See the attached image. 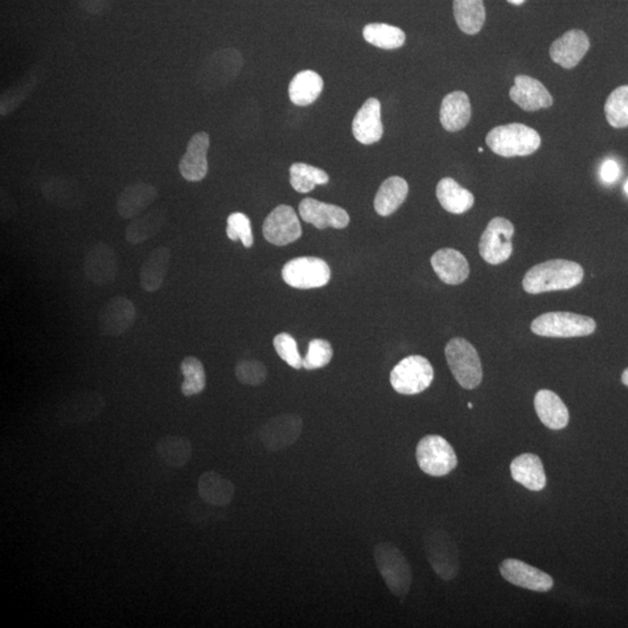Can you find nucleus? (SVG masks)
<instances>
[{
	"label": "nucleus",
	"instance_id": "9b49d317",
	"mask_svg": "<svg viewBox=\"0 0 628 628\" xmlns=\"http://www.w3.org/2000/svg\"><path fill=\"white\" fill-rule=\"evenodd\" d=\"M105 408V398L100 392H77L61 404L57 417L63 425L81 426L100 417Z\"/></svg>",
	"mask_w": 628,
	"mask_h": 628
},
{
	"label": "nucleus",
	"instance_id": "aec40b11",
	"mask_svg": "<svg viewBox=\"0 0 628 628\" xmlns=\"http://www.w3.org/2000/svg\"><path fill=\"white\" fill-rule=\"evenodd\" d=\"M590 48L588 35L580 30L565 33L561 38L554 41L549 55L552 60L565 69H573L581 63Z\"/></svg>",
	"mask_w": 628,
	"mask_h": 628
},
{
	"label": "nucleus",
	"instance_id": "2eb2a0df",
	"mask_svg": "<svg viewBox=\"0 0 628 628\" xmlns=\"http://www.w3.org/2000/svg\"><path fill=\"white\" fill-rule=\"evenodd\" d=\"M137 309L132 301L122 295L111 298L100 312V330L105 336H121L133 326Z\"/></svg>",
	"mask_w": 628,
	"mask_h": 628
},
{
	"label": "nucleus",
	"instance_id": "20e7f679",
	"mask_svg": "<svg viewBox=\"0 0 628 628\" xmlns=\"http://www.w3.org/2000/svg\"><path fill=\"white\" fill-rule=\"evenodd\" d=\"M596 327V322L586 315L549 312L533 320L531 331L546 338H581L593 334Z\"/></svg>",
	"mask_w": 628,
	"mask_h": 628
},
{
	"label": "nucleus",
	"instance_id": "c756f323",
	"mask_svg": "<svg viewBox=\"0 0 628 628\" xmlns=\"http://www.w3.org/2000/svg\"><path fill=\"white\" fill-rule=\"evenodd\" d=\"M437 197L443 209L453 215H462L475 204L474 195L450 178L442 179L438 183Z\"/></svg>",
	"mask_w": 628,
	"mask_h": 628
},
{
	"label": "nucleus",
	"instance_id": "7c9ffc66",
	"mask_svg": "<svg viewBox=\"0 0 628 628\" xmlns=\"http://www.w3.org/2000/svg\"><path fill=\"white\" fill-rule=\"evenodd\" d=\"M409 195V184L400 176H392L382 183L375 197V211L382 217L391 216L401 205L405 202Z\"/></svg>",
	"mask_w": 628,
	"mask_h": 628
},
{
	"label": "nucleus",
	"instance_id": "c03bdc74",
	"mask_svg": "<svg viewBox=\"0 0 628 628\" xmlns=\"http://www.w3.org/2000/svg\"><path fill=\"white\" fill-rule=\"evenodd\" d=\"M274 347L279 357L294 369L303 368V357L299 354L297 343L289 333H279L275 336Z\"/></svg>",
	"mask_w": 628,
	"mask_h": 628
},
{
	"label": "nucleus",
	"instance_id": "dca6fc26",
	"mask_svg": "<svg viewBox=\"0 0 628 628\" xmlns=\"http://www.w3.org/2000/svg\"><path fill=\"white\" fill-rule=\"evenodd\" d=\"M83 269L93 285L104 286L114 282L118 274L117 254L111 246L98 242L86 253Z\"/></svg>",
	"mask_w": 628,
	"mask_h": 628
},
{
	"label": "nucleus",
	"instance_id": "37998d69",
	"mask_svg": "<svg viewBox=\"0 0 628 628\" xmlns=\"http://www.w3.org/2000/svg\"><path fill=\"white\" fill-rule=\"evenodd\" d=\"M226 233H227L229 240H241L246 248H250L254 245L252 224L245 213L234 212L228 217Z\"/></svg>",
	"mask_w": 628,
	"mask_h": 628
},
{
	"label": "nucleus",
	"instance_id": "393cba45",
	"mask_svg": "<svg viewBox=\"0 0 628 628\" xmlns=\"http://www.w3.org/2000/svg\"><path fill=\"white\" fill-rule=\"evenodd\" d=\"M535 408L541 422L549 430H560L569 424V411L564 401L551 390H540L535 398Z\"/></svg>",
	"mask_w": 628,
	"mask_h": 628
},
{
	"label": "nucleus",
	"instance_id": "f8f14e48",
	"mask_svg": "<svg viewBox=\"0 0 628 628\" xmlns=\"http://www.w3.org/2000/svg\"><path fill=\"white\" fill-rule=\"evenodd\" d=\"M302 430L303 420L297 414H279L261 427L258 437L266 450L276 453L293 446L301 437Z\"/></svg>",
	"mask_w": 628,
	"mask_h": 628
},
{
	"label": "nucleus",
	"instance_id": "3c124183",
	"mask_svg": "<svg viewBox=\"0 0 628 628\" xmlns=\"http://www.w3.org/2000/svg\"><path fill=\"white\" fill-rule=\"evenodd\" d=\"M479 153H483V148H478Z\"/></svg>",
	"mask_w": 628,
	"mask_h": 628
},
{
	"label": "nucleus",
	"instance_id": "a211bd4d",
	"mask_svg": "<svg viewBox=\"0 0 628 628\" xmlns=\"http://www.w3.org/2000/svg\"><path fill=\"white\" fill-rule=\"evenodd\" d=\"M299 216L305 223L314 225L318 229H343L346 228L351 221L346 209L314 198L302 200L299 204Z\"/></svg>",
	"mask_w": 628,
	"mask_h": 628
},
{
	"label": "nucleus",
	"instance_id": "9d476101",
	"mask_svg": "<svg viewBox=\"0 0 628 628\" xmlns=\"http://www.w3.org/2000/svg\"><path fill=\"white\" fill-rule=\"evenodd\" d=\"M515 226L502 217H494L488 224L479 240V254L488 265L498 266L507 262L513 253L512 237Z\"/></svg>",
	"mask_w": 628,
	"mask_h": 628
},
{
	"label": "nucleus",
	"instance_id": "6ab92c4d",
	"mask_svg": "<svg viewBox=\"0 0 628 628\" xmlns=\"http://www.w3.org/2000/svg\"><path fill=\"white\" fill-rule=\"evenodd\" d=\"M510 98L520 109L535 111L549 109L553 105V97L541 82L527 75L515 78V85L510 90Z\"/></svg>",
	"mask_w": 628,
	"mask_h": 628
},
{
	"label": "nucleus",
	"instance_id": "09e8293b",
	"mask_svg": "<svg viewBox=\"0 0 628 628\" xmlns=\"http://www.w3.org/2000/svg\"><path fill=\"white\" fill-rule=\"evenodd\" d=\"M623 190H625L626 194L628 195V180L625 184V187H623Z\"/></svg>",
	"mask_w": 628,
	"mask_h": 628
},
{
	"label": "nucleus",
	"instance_id": "f704fd0d",
	"mask_svg": "<svg viewBox=\"0 0 628 628\" xmlns=\"http://www.w3.org/2000/svg\"><path fill=\"white\" fill-rule=\"evenodd\" d=\"M156 453L168 467L182 468L191 459L192 445L187 438L166 435L156 443Z\"/></svg>",
	"mask_w": 628,
	"mask_h": 628
},
{
	"label": "nucleus",
	"instance_id": "f3484780",
	"mask_svg": "<svg viewBox=\"0 0 628 628\" xmlns=\"http://www.w3.org/2000/svg\"><path fill=\"white\" fill-rule=\"evenodd\" d=\"M499 570L504 580L520 588L536 591V593H548L554 585L553 578L548 574L517 558L504 560Z\"/></svg>",
	"mask_w": 628,
	"mask_h": 628
},
{
	"label": "nucleus",
	"instance_id": "423d86ee",
	"mask_svg": "<svg viewBox=\"0 0 628 628\" xmlns=\"http://www.w3.org/2000/svg\"><path fill=\"white\" fill-rule=\"evenodd\" d=\"M434 380V369L424 356L405 357L390 373V383L401 395L413 396L425 391Z\"/></svg>",
	"mask_w": 628,
	"mask_h": 628
},
{
	"label": "nucleus",
	"instance_id": "0eeeda50",
	"mask_svg": "<svg viewBox=\"0 0 628 628\" xmlns=\"http://www.w3.org/2000/svg\"><path fill=\"white\" fill-rule=\"evenodd\" d=\"M417 462L425 474L442 478L458 466L453 447L440 435H426L417 446Z\"/></svg>",
	"mask_w": 628,
	"mask_h": 628
},
{
	"label": "nucleus",
	"instance_id": "39448f33",
	"mask_svg": "<svg viewBox=\"0 0 628 628\" xmlns=\"http://www.w3.org/2000/svg\"><path fill=\"white\" fill-rule=\"evenodd\" d=\"M445 354L454 379L463 389L473 390L481 384L483 380L481 359L473 344L466 339H451L447 343Z\"/></svg>",
	"mask_w": 628,
	"mask_h": 628
},
{
	"label": "nucleus",
	"instance_id": "cd10ccee",
	"mask_svg": "<svg viewBox=\"0 0 628 628\" xmlns=\"http://www.w3.org/2000/svg\"><path fill=\"white\" fill-rule=\"evenodd\" d=\"M511 475L516 482L531 491H541L547 483L541 459L536 454H523L513 459Z\"/></svg>",
	"mask_w": 628,
	"mask_h": 628
},
{
	"label": "nucleus",
	"instance_id": "79ce46f5",
	"mask_svg": "<svg viewBox=\"0 0 628 628\" xmlns=\"http://www.w3.org/2000/svg\"><path fill=\"white\" fill-rule=\"evenodd\" d=\"M236 376L241 384L258 387V385L265 383L268 371L260 361L241 360L236 365Z\"/></svg>",
	"mask_w": 628,
	"mask_h": 628
},
{
	"label": "nucleus",
	"instance_id": "6e6552de",
	"mask_svg": "<svg viewBox=\"0 0 628 628\" xmlns=\"http://www.w3.org/2000/svg\"><path fill=\"white\" fill-rule=\"evenodd\" d=\"M425 551L430 566L443 581L457 578L459 556L457 544L442 529H432L425 536Z\"/></svg>",
	"mask_w": 628,
	"mask_h": 628
},
{
	"label": "nucleus",
	"instance_id": "a19ab883",
	"mask_svg": "<svg viewBox=\"0 0 628 628\" xmlns=\"http://www.w3.org/2000/svg\"><path fill=\"white\" fill-rule=\"evenodd\" d=\"M333 359L332 344L324 339H314L309 343L307 354L303 359V368L306 371H317L326 367Z\"/></svg>",
	"mask_w": 628,
	"mask_h": 628
},
{
	"label": "nucleus",
	"instance_id": "c85d7f7f",
	"mask_svg": "<svg viewBox=\"0 0 628 628\" xmlns=\"http://www.w3.org/2000/svg\"><path fill=\"white\" fill-rule=\"evenodd\" d=\"M198 492L205 503L223 507L231 504L236 495V487L216 471H207L198 479Z\"/></svg>",
	"mask_w": 628,
	"mask_h": 628
},
{
	"label": "nucleus",
	"instance_id": "de8ad7c7",
	"mask_svg": "<svg viewBox=\"0 0 628 628\" xmlns=\"http://www.w3.org/2000/svg\"><path fill=\"white\" fill-rule=\"evenodd\" d=\"M622 381L623 383L625 384L626 387H628V368L625 372H623Z\"/></svg>",
	"mask_w": 628,
	"mask_h": 628
},
{
	"label": "nucleus",
	"instance_id": "a18cd8bd",
	"mask_svg": "<svg viewBox=\"0 0 628 628\" xmlns=\"http://www.w3.org/2000/svg\"><path fill=\"white\" fill-rule=\"evenodd\" d=\"M621 175V168L614 159H607L603 163L601 169V178L605 183H614Z\"/></svg>",
	"mask_w": 628,
	"mask_h": 628
},
{
	"label": "nucleus",
	"instance_id": "f03ea898",
	"mask_svg": "<svg viewBox=\"0 0 628 628\" xmlns=\"http://www.w3.org/2000/svg\"><path fill=\"white\" fill-rule=\"evenodd\" d=\"M486 142L495 154L502 158H516L535 154L541 146V137L532 127L508 124L492 129Z\"/></svg>",
	"mask_w": 628,
	"mask_h": 628
},
{
	"label": "nucleus",
	"instance_id": "ddd939ff",
	"mask_svg": "<svg viewBox=\"0 0 628 628\" xmlns=\"http://www.w3.org/2000/svg\"><path fill=\"white\" fill-rule=\"evenodd\" d=\"M262 232L266 241L278 247L293 244L303 234L301 221L289 205H279L274 208L266 217Z\"/></svg>",
	"mask_w": 628,
	"mask_h": 628
},
{
	"label": "nucleus",
	"instance_id": "4468645a",
	"mask_svg": "<svg viewBox=\"0 0 628 628\" xmlns=\"http://www.w3.org/2000/svg\"><path fill=\"white\" fill-rule=\"evenodd\" d=\"M242 57L234 49H225L215 53L200 69L199 83L208 88H217L227 84L239 75Z\"/></svg>",
	"mask_w": 628,
	"mask_h": 628
},
{
	"label": "nucleus",
	"instance_id": "8fccbe9b",
	"mask_svg": "<svg viewBox=\"0 0 628 628\" xmlns=\"http://www.w3.org/2000/svg\"><path fill=\"white\" fill-rule=\"evenodd\" d=\"M468 408H469V409H473V404H471V403H468Z\"/></svg>",
	"mask_w": 628,
	"mask_h": 628
},
{
	"label": "nucleus",
	"instance_id": "49530a36",
	"mask_svg": "<svg viewBox=\"0 0 628 628\" xmlns=\"http://www.w3.org/2000/svg\"><path fill=\"white\" fill-rule=\"evenodd\" d=\"M507 2L512 4V5L519 6L523 5V4L527 2V0H507Z\"/></svg>",
	"mask_w": 628,
	"mask_h": 628
},
{
	"label": "nucleus",
	"instance_id": "a878e982",
	"mask_svg": "<svg viewBox=\"0 0 628 628\" xmlns=\"http://www.w3.org/2000/svg\"><path fill=\"white\" fill-rule=\"evenodd\" d=\"M471 105L469 97L463 92H454L443 98L440 121L449 132H459L469 124Z\"/></svg>",
	"mask_w": 628,
	"mask_h": 628
},
{
	"label": "nucleus",
	"instance_id": "bb28decb",
	"mask_svg": "<svg viewBox=\"0 0 628 628\" xmlns=\"http://www.w3.org/2000/svg\"><path fill=\"white\" fill-rule=\"evenodd\" d=\"M170 257V249L161 246L155 248L143 262L140 270V285L148 293L161 289L169 270Z\"/></svg>",
	"mask_w": 628,
	"mask_h": 628
},
{
	"label": "nucleus",
	"instance_id": "473e14b6",
	"mask_svg": "<svg viewBox=\"0 0 628 628\" xmlns=\"http://www.w3.org/2000/svg\"><path fill=\"white\" fill-rule=\"evenodd\" d=\"M164 223H166V212L161 208L142 213L141 216L134 217L132 223L126 228V240L132 245L142 244L161 231Z\"/></svg>",
	"mask_w": 628,
	"mask_h": 628
},
{
	"label": "nucleus",
	"instance_id": "f257e3e1",
	"mask_svg": "<svg viewBox=\"0 0 628 628\" xmlns=\"http://www.w3.org/2000/svg\"><path fill=\"white\" fill-rule=\"evenodd\" d=\"M585 278L582 266L574 261L551 260L536 265L525 275L524 290L529 295H540L573 289Z\"/></svg>",
	"mask_w": 628,
	"mask_h": 628
},
{
	"label": "nucleus",
	"instance_id": "ea45409f",
	"mask_svg": "<svg viewBox=\"0 0 628 628\" xmlns=\"http://www.w3.org/2000/svg\"><path fill=\"white\" fill-rule=\"evenodd\" d=\"M43 196L49 202L63 208H73L78 202V192L68 180L54 179L43 187Z\"/></svg>",
	"mask_w": 628,
	"mask_h": 628
},
{
	"label": "nucleus",
	"instance_id": "5701e85b",
	"mask_svg": "<svg viewBox=\"0 0 628 628\" xmlns=\"http://www.w3.org/2000/svg\"><path fill=\"white\" fill-rule=\"evenodd\" d=\"M430 265L438 277L449 285H462L469 277V264L465 256L457 249L438 250L430 258Z\"/></svg>",
	"mask_w": 628,
	"mask_h": 628
},
{
	"label": "nucleus",
	"instance_id": "58836bf2",
	"mask_svg": "<svg viewBox=\"0 0 628 628\" xmlns=\"http://www.w3.org/2000/svg\"><path fill=\"white\" fill-rule=\"evenodd\" d=\"M607 122L614 129L628 127V85L619 86L605 102Z\"/></svg>",
	"mask_w": 628,
	"mask_h": 628
},
{
	"label": "nucleus",
	"instance_id": "2f4dec72",
	"mask_svg": "<svg viewBox=\"0 0 628 628\" xmlns=\"http://www.w3.org/2000/svg\"><path fill=\"white\" fill-rule=\"evenodd\" d=\"M323 89L324 81L319 73L312 72V70H303L291 81L289 85L290 101L295 105L305 108L318 100Z\"/></svg>",
	"mask_w": 628,
	"mask_h": 628
},
{
	"label": "nucleus",
	"instance_id": "72a5a7b5",
	"mask_svg": "<svg viewBox=\"0 0 628 628\" xmlns=\"http://www.w3.org/2000/svg\"><path fill=\"white\" fill-rule=\"evenodd\" d=\"M454 16L463 33L468 35L478 34L486 23L483 0H454Z\"/></svg>",
	"mask_w": 628,
	"mask_h": 628
},
{
	"label": "nucleus",
	"instance_id": "c9c22d12",
	"mask_svg": "<svg viewBox=\"0 0 628 628\" xmlns=\"http://www.w3.org/2000/svg\"><path fill=\"white\" fill-rule=\"evenodd\" d=\"M363 38L377 48L392 51L403 46L406 35L401 28L388 24H369L363 28Z\"/></svg>",
	"mask_w": 628,
	"mask_h": 628
},
{
	"label": "nucleus",
	"instance_id": "1a4fd4ad",
	"mask_svg": "<svg viewBox=\"0 0 628 628\" xmlns=\"http://www.w3.org/2000/svg\"><path fill=\"white\" fill-rule=\"evenodd\" d=\"M331 276L330 266L314 256L295 257L282 269L283 281L295 289H318L327 285Z\"/></svg>",
	"mask_w": 628,
	"mask_h": 628
},
{
	"label": "nucleus",
	"instance_id": "412c9836",
	"mask_svg": "<svg viewBox=\"0 0 628 628\" xmlns=\"http://www.w3.org/2000/svg\"><path fill=\"white\" fill-rule=\"evenodd\" d=\"M209 137L208 133L199 132L188 143L186 154L179 162L180 175L188 182H200L207 178L208 171V151Z\"/></svg>",
	"mask_w": 628,
	"mask_h": 628
},
{
	"label": "nucleus",
	"instance_id": "e433bc0d",
	"mask_svg": "<svg viewBox=\"0 0 628 628\" xmlns=\"http://www.w3.org/2000/svg\"><path fill=\"white\" fill-rule=\"evenodd\" d=\"M330 182L326 171L306 163H294L290 168V184L299 194H309L317 186Z\"/></svg>",
	"mask_w": 628,
	"mask_h": 628
},
{
	"label": "nucleus",
	"instance_id": "b1692460",
	"mask_svg": "<svg viewBox=\"0 0 628 628\" xmlns=\"http://www.w3.org/2000/svg\"><path fill=\"white\" fill-rule=\"evenodd\" d=\"M158 188L148 183H133L126 187L117 200L119 215L124 219L141 216L158 199Z\"/></svg>",
	"mask_w": 628,
	"mask_h": 628
},
{
	"label": "nucleus",
	"instance_id": "4c0bfd02",
	"mask_svg": "<svg viewBox=\"0 0 628 628\" xmlns=\"http://www.w3.org/2000/svg\"><path fill=\"white\" fill-rule=\"evenodd\" d=\"M180 372L184 376V382L180 391L186 397L199 395L207 387V373H205L202 361L195 356H187L180 363Z\"/></svg>",
	"mask_w": 628,
	"mask_h": 628
},
{
	"label": "nucleus",
	"instance_id": "4be33fe9",
	"mask_svg": "<svg viewBox=\"0 0 628 628\" xmlns=\"http://www.w3.org/2000/svg\"><path fill=\"white\" fill-rule=\"evenodd\" d=\"M353 135L362 145H372L383 137V124L381 121V102L376 98H369L356 113L352 125Z\"/></svg>",
	"mask_w": 628,
	"mask_h": 628
},
{
	"label": "nucleus",
	"instance_id": "7ed1b4c3",
	"mask_svg": "<svg viewBox=\"0 0 628 628\" xmlns=\"http://www.w3.org/2000/svg\"><path fill=\"white\" fill-rule=\"evenodd\" d=\"M377 569L396 597H405L412 585V569L408 558L391 543H381L373 549Z\"/></svg>",
	"mask_w": 628,
	"mask_h": 628
}]
</instances>
